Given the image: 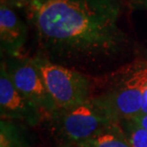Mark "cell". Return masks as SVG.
I'll return each instance as SVG.
<instances>
[{"label":"cell","instance_id":"6da1fadb","mask_svg":"<svg viewBox=\"0 0 147 147\" xmlns=\"http://www.w3.org/2000/svg\"><path fill=\"white\" fill-rule=\"evenodd\" d=\"M29 16L39 55L67 67L100 66L128 46L119 0H34Z\"/></svg>","mask_w":147,"mask_h":147},{"label":"cell","instance_id":"9a60e30c","mask_svg":"<svg viewBox=\"0 0 147 147\" xmlns=\"http://www.w3.org/2000/svg\"><path fill=\"white\" fill-rule=\"evenodd\" d=\"M140 4H142L145 8H147V0H138Z\"/></svg>","mask_w":147,"mask_h":147},{"label":"cell","instance_id":"7a4b0ae2","mask_svg":"<svg viewBox=\"0 0 147 147\" xmlns=\"http://www.w3.org/2000/svg\"><path fill=\"white\" fill-rule=\"evenodd\" d=\"M49 119L53 132L65 144L83 142L115 122L95 98L76 106L57 109Z\"/></svg>","mask_w":147,"mask_h":147},{"label":"cell","instance_id":"30bf717a","mask_svg":"<svg viewBox=\"0 0 147 147\" xmlns=\"http://www.w3.org/2000/svg\"><path fill=\"white\" fill-rule=\"evenodd\" d=\"M131 147H147V130L134 119L119 121Z\"/></svg>","mask_w":147,"mask_h":147},{"label":"cell","instance_id":"5bb4252c","mask_svg":"<svg viewBox=\"0 0 147 147\" xmlns=\"http://www.w3.org/2000/svg\"><path fill=\"white\" fill-rule=\"evenodd\" d=\"M57 147H80V146L76 145V144H65V143H60Z\"/></svg>","mask_w":147,"mask_h":147},{"label":"cell","instance_id":"8fae6325","mask_svg":"<svg viewBox=\"0 0 147 147\" xmlns=\"http://www.w3.org/2000/svg\"><path fill=\"white\" fill-rule=\"evenodd\" d=\"M34 0H1V4H5L9 7H29Z\"/></svg>","mask_w":147,"mask_h":147},{"label":"cell","instance_id":"ba28073f","mask_svg":"<svg viewBox=\"0 0 147 147\" xmlns=\"http://www.w3.org/2000/svg\"><path fill=\"white\" fill-rule=\"evenodd\" d=\"M80 147H131L119 122H112L85 142Z\"/></svg>","mask_w":147,"mask_h":147},{"label":"cell","instance_id":"3957f363","mask_svg":"<svg viewBox=\"0 0 147 147\" xmlns=\"http://www.w3.org/2000/svg\"><path fill=\"white\" fill-rule=\"evenodd\" d=\"M147 85V62L134 64L119 76L107 92L95 98L115 121L132 119L140 115Z\"/></svg>","mask_w":147,"mask_h":147},{"label":"cell","instance_id":"4fadbf2b","mask_svg":"<svg viewBox=\"0 0 147 147\" xmlns=\"http://www.w3.org/2000/svg\"><path fill=\"white\" fill-rule=\"evenodd\" d=\"M134 119L139 122L142 127H144L147 130V114L146 115H140V116H138L137 117H135Z\"/></svg>","mask_w":147,"mask_h":147},{"label":"cell","instance_id":"52a82bcc","mask_svg":"<svg viewBox=\"0 0 147 147\" xmlns=\"http://www.w3.org/2000/svg\"><path fill=\"white\" fill-rule=\"evenodd\" d=\"M28 36L27 25L13 9L0 6V42L1 50L11 57H19Z\"/></svg>","mask_w":147,"mask_h":147},{"label":"cell","instance_id":"5b68a950","mask_svg":"<svg viewBox=\"0 0 147 147\" xmlns=\"http://www.w3.org/2000/svg\"><path fill=\"white\" fill-rule=\"evenodd\" d=\"M5 65L16 89L49 119L57 108L33 58L11 57Z\"/></svg>","mask_w":147,"mask_h":147},{"label":"cell","instance_id":"9c48e42d","mask_svg":"<svg viewBox=\"0 0 147 147\" xmlns=\"http://www.w3.org/2000/svg\"><path fill=\"white\" fill-rule=\"evenodd\" d=\"M24 125L7 119L0 120V147H30Z\"/></svg>","mask_w":147,"mask_h":147},{"label":"cell","instance_id":"7c38bea8","mask_svg":"<svg viewBox=\"0 0 147 147\" xmlns=\"http://www.w3.org/2000/svg\"><path fill=\"white\" fill-rule=\"evenodd\" d=\"M147 114V85L143 92V98H142V106L140 115H146Z\"/></svg>","mask_w":147,"mask_h":147},{"label":"cell","instance_id":"8992f818","mask_svg":"<svg viewBox=\"0 0 147 147\" xmlns=\"http://www.w3.org/2000/svg\"><path fill=\"white\" fill-rule=\"evenodd\" d=\"M0 115L1 119L32 127L39 124L44 117L42 112L16 88L5 62L1 63L0 69Z\"/></svg>","mask_w":147,"mask_h":147},{"label":"cell","instance_id":"277c9868","mask_svg":"<svg viewBox=\"0 0 147 147\" xmlns=\"http://www.w3.org/2000/svg\"><path fill=\"white\" fill-rule=\"evenodd\" d=\"M33 59L57 109L76 106L91 98V83L84 74L41 55Z\"/></svg>","mask_w":147,"mask_h":147}]
</instances>
